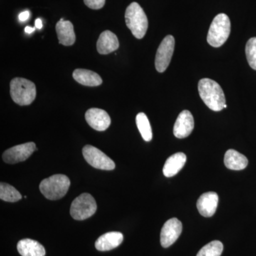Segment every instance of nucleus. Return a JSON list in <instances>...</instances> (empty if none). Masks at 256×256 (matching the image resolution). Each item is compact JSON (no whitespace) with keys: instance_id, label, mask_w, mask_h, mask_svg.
Here are the masks:
<instances>
[{"instance_id":"obj_12","label":"nucleus","mask_w":256,"mask_h":256,"mask_svg":"<svg viewBox=\"0 0 256 256\" xmlns=\"http://www.w3.org/2000/svg\"><path fill=\"white\" fill-rule=\"evenodd\" d=\"M194 128V117L188 110H183L178 114L175 122L173 132L175 137L183 139L188 138L191 134Z\"/></svg>"},{"instance_id":"obj_3","label":"nucleus","mask_w":256,"mask_h":256,"mask_svg":"<svg viewBox=\"0 0 256 256\" xmlns=\"http://www.w3.org/2000/svg\"><path fill=\"white\" fill-rule=\"evenodd\" d=\"M10 95L18 105H30L36 98V86L26 78H13L10 82Z\"/></svg>"},{"instance_id":"obj_16","label":"nucleus","mask_w":256,"mask_h":256,"mask_svg":"<svg viewBox=\"0 0 256 256\" xmlns=\"http://www.w3.org/2000/svg\"><path fill=\"white\" fill-rule=\"evenodd\" d=\"M119 48L118 37L110 31L102 32L97 42L98 52L100 54H108Z\"/></svg>"},{"instance_id":"obj_27","label":"nucleus","mask_w":256,"mask_h":256,"mask_svg":"<svg viewBox=\"0 0 256 256\" xmlns=\"http://www.w3.org/2000/svg\"><path fill=\"white\" fill-rule=\"evenodd\" d=\"M35 26H36V28H38V30H41L43 24H42V21L40 18H37L36 22H35Z\"/></svg>"},{"instance_id":"obj_9","label":"nucleus","mask_w":256,"mask_h":256,"mask_svg":"<svg viewBox=\"0 0 256 256\" xmlns=\"http://www.w3.org/2000/svg\"><path fill=\"white\" fill-rule=\"evenodd\" d=\"M36 150V146L34 142L18 144L6 150L3 153V160L4 162L11 164L21 162L28 160Z\"/></svg>"},{"instance_id":"obj_20","label":"nucleus","mask_w":256,"mask_h":256,"mask_svg":"<svg viewBox=\"0 0 256 256\" xmlns=\"http://www.w3.org/2000/svg\"><path fill=\"white\" fill-rule=\"evenodd\" d=\"M224 164L229 170H242L248 164L246 156L235 150H228L224 156Z\"/></svg>"},{"instance_id":"obj_11","label":"nucleus","mask_w":256,"mask_h":256,"mask_svg":"<svg viewBox=\"0 0 256 256\" xmlns=\"http://www.w3.org/2000/svg\"><path fill=\"white\" fill-rule=\"evenodd\" d=\"M85 118L88 124L97 131H105L110 126V116L102 109H89L86 112Z\"/></svg>"},{"instance_id":"obj_13","label":"nucleus","mask_w":256,"mask_h":256,"mask_svg":"<svg viewBox=\"0 0 256 256\" xmlns=\"http://www.w3.org/2000/svg\"><path fill=\"white\" fill-rule=\"evenodd\" d=\"M218 203V196L216 192H206L198 198L196 202L197 210L203 216L212 217L216 213Z\"/></svg>"},{"instance_id":"obj_29","label":"nucleus","mask_w":256,"mask_h":256,"mask_svg":"<svg viewBox=\"0 0 256 256\" xmlns=\"http://www.w3.org/2000/svg\"><path fill=\"white\" fill-rule=\"evenodd\" d=\"M227 108L226 104V105H225V106H224V108Z\"/></svg>"},{"instance_id":"obj_1","label":"nucleus","mask_w":256,"mask_h":256,"mask_svg":"<svg viewBox=\"0 0 256 256\" xmlns=\"http://www.w3.org/2000/svg\"><path fill=\"white\" fill-rule=\"evenodd\" d=\"M198 90L200 97L208 108L216 112L223 110L226 98L218 82L210 78H202L198 82Z\"/></svg>"},{"instance_id":"obj_26","label":"nucleus","mask_w":256,"mask_h":256,"mask_svg":"<svg viewBox=\"0 0 256 256\" xmlns=\"http://www.w3.org/2000/svg\"><path fill=\"white\" fill-rule=\"evenodd\" d=\"M30 13L28 11H24L23 12H22L21 14L18 16V18H20V21L21 22H25L28 20V18H30Z\"/></svg>"},{"instance_id":"obj_19","label":"nucleus","mask_w":256,"mask_h":256,"mask_svg":"<svg viewBox=\"0 0 256 256\" xmlns=\"http://www.w3.org/2000/svg\"><path fill=\"white\" fill-rule=\"evenodd\" d=\"M73 77L75 80L86 86H98L102 82V78L98 74L87 69H76Z\"/></svg>"},{"instance_id":"obj_15","label":"nucleus","mask_w":256,"mask_h":256,"mask_svg":"<svg viewBox=\"0 0 256 256\" xmlns=\"http://www.w3.org/2000/svg\"><path fill=\"white\" fill-rule=\"evenodd\" d=\"M58 42L64 46H72L76 42V34L73 24L70 22L60 18L56 26Z\"/></svg>"},{"instance_id":"obj_7","label":"nucleus","mask_w":256,"mask_h":256,"mask_svg":"<svg viewBox=\"0 0 256 256\" xmlns=\"http://www.w3.org/2000/svg\"><path fill=\"white\" fill-rule=\"evenodd\" d=\"M82 156L89 164L96 169L112 170L116 164L109 156L100 150L92 146H86L82 148Z\"/></svg>"},{"instance_id":"obj_21","label":"nucleus","mask_w":256,"mask_h":256,"mask_svg":"<svg viewBox=\"0 0 256 256\" xmlns=\"http://www.w3.org/2000/svg\"><path fill=\"white\" fill-rule=\"evenodd\" d=\"M136 124L141 136L146 142H150L152 139V131L148 116L144 112H140L136 116Z\"/></svg>"},{"instance_id":"obj_22","label":"nucleus","mask_w":256,"mask_h":256,"mask_svg":"<svg viewBox=\"0 0 256 256\" xmlns=\"http://www.w3.org/2000/svg\"><path fill=\"white\" fill-rule=\"evenodd\" d=\"M21 194L14 188L8 184L2 182L0 184V198L3 201L8 202H16L22 200Z\"/></svg>"},{"instance_id":"obj_6","label":"nucleus","mask_w":256,"mask_h":256,"mask_svg":"<svg viewBox=\"0 0 256 256\" xmlns=\"http://www.w3.org/2000/svg\"><path fill=\"white\" fill-rule=\"evenodd\" d=\"M97 210L95 198L90 194H82L70 206V214L75 220H82L92 217Z\"/></svg>"},{"instance_id":"obj_28","label":"nucleus","mask_w":256,"mask_h":256,"mask_svg":"<svg viewBox=\"0 0 256 256\" xmlns=\"http://www.w3.org/2000/svg\"><path fill=\"white\" fill-rule=\"evenodd\" d=\"M35 28H31V26H26L25 28V32L28 34H32V32H34Z\"/></svg>"},{"instance_id":"obj_24","label":"nucleus","mask_w":256,"mask_h":256,"mask_svg":"<svg viewBox=\"0 0 256 256\" xmlns=\"http://www.w3.org/2000/svg\"><path fill=\"white\" fill-rule=\"evenodd\" d=\"M246 54L250 66L256 70V37H252L248 41L246 46Z\"/></svg>"},{"instance_id":"obj_4","label":"nucleus","mask_w":256,"mask_h":256,"mask_svg":"<svg viewBox=\"0 0 256 256\" xmlns=\"http://www.w3.org/2000/svg\"><path fill=\"white\" fill-rule=\"evenodd\" d=\"M70 182L68 176L55 174L42 180L40 190L42 194L50 200H58L65 196L70 188Z\"/></svg>"},{"instance_id":"obj_8","label":"nucleus","mask_w":256,"mask_h":256,"mask_svg":"<svg viewBox=\"0 0 256 256\" xmlns=\"http://www.w3.org/2000/svg\"><path fill=\"white\" fill-rule=\"evenodd\" d=\"M175 40L174 36L168 35L161 42L156 50V68L160 73H163L169 66L174 54Z\"/></svg>"},{"instance_id":"obj_2","label":"nucleus","mask_w":256,"mask_h":256,"mask_svg":"<svg viewBox=\"0 0 256 256\" xmlns=\"http://www.w3.org/2000/svg\"><path fill=\"white\" fill-rule=\"evenodd\" d=\"M126 25L133 36L141 40L146 35L148 28V20L144 10L137 2L131 3L126 10Z\"/></svg>"},{"instance_id":"obj_23","label":"nucleus","mask_w":256,"mask_h":256,"mask_svg":"<svg viewBox=\"0 0 256 256\" xmlns=\"http://www.w3.org/2000/svg\"><path fill=\"white\" fill-rule=\"evenodd\" d=\"M223 250V244L220 240H214L202 248L196 256H220Z\"/></svg>"},{"instance_id":"obj_14","label":"nucleus","mask_w":256,"mask_h":256,"mask_svg":"<svg viewBox=\"0 0 256 256\" xmlns=\"http://www.w3.org/2000/svg\"><path fill=\"white\" fill-rule=\"evenodd\" d=\"M124 242V235L120 232H108L101 236L96 242L95 246L100 252H108L118 247Z\"/></svg>"},{"instance_id":"obj_17","label":"nucleus","mask_w":256,"mask_h":256,"mask_svg":"<svg viewBox=\"0 0 256 256\" xmlns=\"http://www.w3.org/2000/svg\"><path fill=\"white\" fill-rule=\"evenodd\" d=\"M186 162V156L184 153H175L166 160L163 168V174L166 178L174 176L182 169Z\"/></svg>"},{"instance_id":"obj_5","label":"nucleus","mask_w":256,"mask_h":256,"mask_svg":"<svg viewBox=\"0 0 256 256\" xmlns=\"http://www.w3.org/2000/svg\"><path fill=\"white\" fill-rule=\"evenodd\" d=\"M230 33V22L225 14L217 15L210 24L207 42L210 46L220 47L227 41Z\"/></svg>"},{"instance_id":"obj_10","label":"nucleus","mask_w":256,"mask_h":256,"mask_svg":"<svg viewBox=\"0 0 256 256\" xmlns=\"http://www.w3.org/2000/svg\"><path fill=\"white\" fill-rule=\"evenodd\" d=\"M182 232V224L176 218L166 220L162 228L160 242L163 248L171 246Z\"/></svg>"},{"instance_id":"obj_25","label":"nucleus","mask_w":256,"mask_h":256,"mask_svg":"<svg viewBox=\"0 0 256 256\" xmlns=\"http://www.w3.org/2000/svg\"><path fill=\"white\" fill-rule=\"evenodd\" d=\"M88 8L92 10H100L105 5L106 0H84Z\"/></svg>"},{"instance_id":"obj_18","label":"nucleus","mask_w":256,"mask_h":256,"mask_svg":"<svg viewBox=\"0 0 256 256\" xmlns=\"http://www.w3.org/2000/svg\"><path fill=\"white\" fill-rule=\"evenodd\" d=\"M18 250L22 256H45L44 247L36 240L25 238L18 244Z\"/></svg>"}]
</instances>
